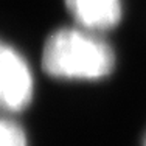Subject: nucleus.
Instances as JSON below:
<instances>
[{"instance_id": "1", "label": "nucleus", "mask_w": 146, "mask_h": 146, "mask_svg": "<svg viewBox=\"0 0 146 146\" xmlns=\"http://www.w3.org/2000/svg\"><path fill=\"white\" fill-rule=\"evenodd\" d=\"M115 56L109 44L86 28H59L48 36L42 67L64 79H101L113 70Z\"/></svg>"}, {"instance_id": "2", "label": "nucleus", "mask_w": 146, "mask_h": 146, "mask_svg": "<svg viewBox=\"0 0 146 146\" xmlns=\"http://www.w3.org/2000/svg\"><path fill=\"white\" fill-rule=\"evenodd\" d=\"M33 96V75L22 54L0 40V109L22 110Z\"/></svg>"}, {"instance_id": "3", "label": "nucleus", "mask_w": 146, "mask_h": 146, "mask_svg": "<svg viewBox=\"0 0 146 146\" xmlns=\"http://www.w3.org/2000/svg\"><path fill=\"white\" fill-rule=\"evenodd\" d=\"M65 5L76 23L93 33L113 28L121 19V0H65Z\"/></svg>"}, {"instance_id": "4", "label": "nucleus", "mask_w": 146, "mask_h": 146, "mask_svg": "<svg viewBox=\"0 0 146 146\" xmlns=\"http://www.w3.org/2000/svg\"><path fill=\"white\" fill-rule=\"evenodd\" d=\"M0 146H27L23 129L14 121L0 118Z\"/></svg>"}, {"instance_id": "5", "label": "nucleus", "mask_w": 146, "mask_h": 146, "mask_svg": "<svg viewBox=\"0 0 146 146\" xmlns=\"http://www.w3.org/2000/svg\"><path fill=\"white\" fill-rule=\"evenodd\" d=\"M145 146H146V138H145Z\"/></svg>"}]
</instances>
